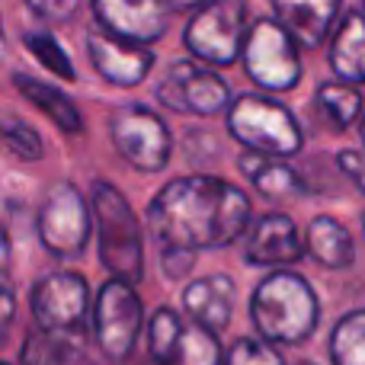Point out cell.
Here are the masks:
<instances>
[{"label": "cell", "instance_id": "31", "mask_svg": "<svg viewBox=\"0 0 365 365\" xmlns=\"http://www.w3.org/2000/svg\"><path fill=\"white\" fill-rule=\"evenodd\" d=\"M160 263H164V272H167V279H180V276H186V272L192 269V263H195V253H182V250H164V257H160Z\"/></svg>", "mask_w": 365, "mask_h": 365}, {"label": "cell", "instance_id": "9", "mask_svg": "<svg viewBox=\"0 0 365 365\" xmlns=\"http://www.w3.org/2000/svg\"><path fill=\"white\" fill-rule=\"evenodd\" d=\"M38 240L58 259H74L87 250L90 231H93V202L83 199L74 182L61 180L48 189L42 208H38Z\"/></svg>", "mask_w": 365, "mask_h": 365}, {"label": "cell", "instance_id": "17", "mask_svg": "<svg viewBox=\"0 0 365 365\" xmlns=\"http://www.w3.org/2000/svg\"><path fill=\"white\" fill-rule=\"evenodd\" d=\"M327 61L336 81L362 87L365 83V13L346 10L327 42Z\"/></svg>", "mask_w": 365, "mask_h": 365}, {"label": "cell", "instance_id": "11", "mask_svg": "<svg viewBox=\"0 0 365 365\" xmlns=\"http://www.w3.org/2000/svg\"><path fill=\"white\" fill-rule=\"evenodd\" d=\"M90 10L103 32L141 48H151L170 29L167 0H90Z\"/></svg>", "mask_w": 365, "mask_h": 365}, {"label": "cell", "instance_id": "34", "mask_svg": "<svg viewBox=\"0 0 365 365\" xmlns=\"http://www.w3.org/2000/svg\"><path fill=\"white\" fill-rule=\"evenodd\" d=\"M359 138H362V148H365V115H362V122H359Z\"/></svg>", "mask_w": 365, "mask_h": 365}, {"label": "cell", "instance_id": "27", "mask_svg": "<svg viewBox=\"0 0 365 365\" xmlns=\"http://www.w3.org/2000/svg\"><path fill=\"white\" fill-rule=\"evenodd\" d=\"M4 145L23 160H42L45 158L42 135H38L29 122L19 119V115H6L4 119Z\"/></svg>", "mask_w": 365, "mask_h": 365}, {"label": "cell", "instance_id": "13", "mask_svg": "<svg viewBox=\"0 0 365 365\" xmlns=\"http://www.w3.org/2000/svg\"><path fill=\"white\" fill-rule=\"evenodd\" d=\"M87 58L93 64V71L109 83V87H141L148 81V74L158 64L154 48H141V45H128L122 38H113L103 29L87 32Z\"/></svg>", "mask_w": 365, "mask_h": 365}, {"label": "cell", "instance_id": "4", "mask_svg": "<svg viewBox=\"0 0 365 365\" xmlns=\"http://www.w3.org/2000/svg\"><path fill=\"white\" fill-rule=\"evenodd\" d=\"M93 218L100 231V259L115 279L141 282L145 276V237L128 199L106 180L93 182Z\"/></svg>", "mask_w": 365, "mask_h": 365}, {"label": "cell", "instance_id": "35", "mask_svg": "<svg viewBox=\"0 0 365 365\" xmlns=\"http://www.w3.org/2000/svg\"><path fill=\"white\" fill-rule=\"evenodd\" d=\"M362 234H365V212H362Z\"/></svg>", "mask_w": 365, "mask_h": 365}, {"label": "cell", "instance_id": "15", "mask_svg": "<svg viewBox=\"0 0 365 365\" xmlns=\"http://www.w3.org/2000/svg\"><path fill=\"white\" fill-rule=\"evenodd\" d=\"M272 13L304 48H321L340 23V0H272Z\"/></svg>", "mask_w": 365, "mask_h": 365}, {"label": "cell", "instance_id": "21", "mask_svg": "<svg viewBox=\"0 0 365 365\" xmlns=\"http://www.w3.org/2000/svg\"><path fill=\"white\" fill-rule=\"evenodd\" d=\"M314 103L324 113V119H327L336 132L356 128L365 115L362 90L353 87V83H343V81H324L314 93Z\"/></svg>", "mask_w": 365, "mask_h": 365}, {"label": "cell", "instance_id": "26", "mask_svg": "<svg viewBox=\"0 0 365 365\" xmlns=\"http://www.w3.org/2000/svg\"><path fill=\"white\" fill-rule=\"evenodd\" d=\"M218 359H221V349H218V340H215L212 330L199 327V324L182 327L173 365H218Z\"/></svg>", "mask_w": 365, "mask_h": 365}, {"label": "cell", "instance_id": "23", "mask_svg": "<svg viewBox=\"0 0 365 365\" xmlns=\"http://www.w3.org/2000/svg\"><path fill=\"white\" fill-rule=\"evenodd\" d=\"M334 365H365V311H349L330 334Z\"/></svg>", "mask_w": 365, "mask_h": 365}, {"label": "cell", "instance_id": "24", "mask_svg": "<svg viewBox=\"0 0 365 365\" xmlns=\"http://www.w3.org/2000/svg\"><path fill=\"white\" fill-rule=\"evenodd\" d=\"M186 324L180 321V314L173 308H158L148 324V353H151L154 365H173V356H177L180 336Z\"/></svg>", "mask_w": 365, "mask_h": 365}, {"label": "cell", "instance_id": "20", "mask_svg": "<svg viewBox=\"0 0 365 365\" xmlns=\"http://www.w3.org/2000/svg\"><path fill=\"white\" fill-rule=\"evenodd\" d=\"M304 250L314 263L327 269H349L356 263V240L346 227L330 215H314L304 231Z\"/></svg>", "mask_w": 365, "mask_h": 365}, {"label": "cell", "instance_id": "28", "mask_svg": "<svg viewBox=\"0 0 365 365\" xmlns=\"http://www.w3.org/2000/svg\"><path fill=\"white\" fill-rule=\"evenodd\" d=\"M225 365H285L282 353L272 346L269 340H253V336H240L225 356Z\"/></svg>", "mask_w": 365, "mask_h": 365}, {"label": "cell", "instance_id": "14", "mask_svg": "<svg viewBox=\"0 0 365 365\" xmlns=\"http://www.w3.org/2000/svg\"><path fill=\"white\" fill-rule=\"evenodd\" d=\"M304 240L298 225L282 212H266L253 221L247 234L244 259L250 266H289L304 257Z\"/></svg>", "mask_w": 365, "mask_h": 365}, {"label": "cell", "instance_id": "30", "mask_svg": "<svg viewBox=\"0 0 365 365\" xmlns=\"http://www.w3.org/2000/svg\"><path fill=\"white\" fill-rule=\"evenodd\" d=\"M336 167L346 173L349 180L359 186V192L365 195V151H356V148H346V151L336 154Z\"/></svg>", "mask_w": 365, "mask_h": 365}, {"label": "cell", "instance_id": "2", "mask_svg": "<svg viewBox=\"0 0 365 365\" xmlns=\"http://www.w3.org/2000/svg\"><path fill=\"white\" fill-rule=\"evenodd\" d=\"M321 304L304 276L292 269L269 272L259 279L250 298V321L259 336L282 346H302L317 330Z\"/></svg>", "mask_w": 365, "mask_h": 365}, {"label": "cell", "instance_id": "10", "mask_svg": "<svg viewBox=\"0 0 365 365\" xmlns=\"http://www.w3.org/2000/svg\"><path fill=\"white\" fill-rule=\"evenodd\" d=\"M141 321H145V308H141L135 285L115 276L106 279L93 304V330L100 349L113 362H122L132 356Z\"/></svg>", "mask_w": 365, "mask_h": 365}, {"label": "cell", "instance_id": "5", "mask_svg": "<svg viewBox=\"0 0 365 365\" xmlns=\"http://www.w3.org/2000/svg\"><path fill=\"white\" fill-rule=\"evenodd\" d=\"M250 6L247 0H208L182 26V45L202 64L231 68L244 58L247 32H250Z\"/></svg>", "mask_w": 365, "mask_h": 365}, {"label": "cell", "instance_id": "36", "mask_svg": "<svg viewBox=\"0 0 365 365\" xmlns=\"http://www.w3.org/2000/svg\"><path fill=\"white\" fill-rule=\"evenodd\" d=\"M298 365H311V362H298Z\"/></svg>", "mask_w": 365, "mask_h": 365}, {"label": "cell", "instance_id": "1", "mask_svg": "<svg viewBox=\"0 0 365 365\" xmlns=\"http://www.w3.org/2000/svg\"><path fill=\"white\" fill-rule=\"evenodd\" d=\"M253 221V202L240 186L192 173L158 189L148 202V227L160 250H221L234 244Z\"/></svg>", "mask_w": 365, "mask_h": 365}, {"label": "cell", "instance_id": "29", "mask_svg": "<svg viewBox=\"0 0 365 365\" xmlns=\"http://www.w3.org/2000/svg\"><path fill=\"white\" fill-rule=\"evenodd\" d=\"M23 4L42 23H71L81 10V0H23Z\"/></svg>", "mask_w": 365, "mask_h": 365}, {"label": "cell", "instance_id": "16", "mask_svg": "<svg viewBox=\"0 0 365 365\" xmlns=\"http://www.w3.org/2000/svg\"><path fill=\"white\" fill-rule=\"evenodd\" d=\"M182 308L199 327L212 330V334L225 330L234 311V279L225 272H215V276L189 282L182 292Z\"/></svg>", "mask_w": 365, "mask_h": 365}, {"label": "cell", "instance_id": "22", "mask_svg": "<svg viewBox=\"0 0 365 365\" xmlns=\"http://www.w3.org/2000/svg\"><path fill=\"white\" fill-rule=\"evenodd\" d=\"M23 365H93L90 356L64 334H36L23 346Z\"/></svg>", "mask_w": 365, "mask_h": 365}, {"label": "cell", "instance_id": "32", "mask_svg": "<svg viewBox=\"0 0 365 365\" xmlns=\"http://www.w3.org/2000/svg\"><path fill=\"white\" fill-rule=\"evenodd\" d=\"M0 317H4V330H6L10 327V321H13V289L10 285H4V314Z\"/></svg>", "mask_w": 365, "mask_h": 365}, {"label": "cell", "instance_id": "18", "mask_svg": "<svg viewBox=\"0 0 365 365\" xmlns=\"http://www.w3.org/2000/svg\"><path fill=\"white\" fill-rule=\"evenodd\" d=\"M10 81H13V87L19 90V96L29 100L38 113L48 115L61 132H68V135H81L83 132L81 109H77V103L71 100L61 87H55V83L42 81V77H36V74H26V71H13Z\"/></svg>", "mask_w": 365, "mask_h": 365}, {"label": "cell", "instance_id": "8", "mask_svg": "<svg viewBox=\"0 0 365 365\" xmlns=\"http://www.w3.org/2000/svg\"><path fill=\"white\" fill-rule=\"evenodd\" d=\"M109 141L122 160L141 173H164L173 158V132L160 113L141 103L119 106L109 115Z\"/></svg>", "mask_w": 365, "mask_h": 365}, {"label": "cell", "instance_id": "19", "mask_svg": "<svg viewBox=\"0 0 365 365\" xmlns=\"http://www.w3.org/2000/svg\"><path fill=\"white\" fill-rule=\"evenodd\" d=\"M237 170L250 180V186L263 199H289V195L308 192V182L302 180V173L285 164L282 158H266V154H257V151H244L237 158Z\"/></svg>", "mask_w": 365, "mask_h": 365}, {"label": "cell", "instance_id": "3", "mask_svg": "<svg viewBox=\"0 0 365 365\" xmlns=\"http://www.w3.org/2000/svg\"><path fill=\"white\" fill-rule=\"evenodd\" d=\"M227 135L247 151L266 158H295L304 151V128L282 100L269 93H237L225 113Z\"/></svg>", "mask_w": 365, "mask_h": 365}, {"label": "cell", "instance_id": "37", "mask_svg": "<svg viewBox=\"0 0 365 365\" xmlns=\"http://www.w3.org/2000/svg\"><path fill=\"white\" fill-rule=\"evenodd\" d=\"M362 13H365V0H362Z\"/></svg>", "mask_w": 365, "mask_h": 365}, {"label": "cell", "instance_id": "12", "mask_svg": "<svg viewBox=\"0 0 365 365\" xmlns=\"http://www.w3.org/2000/svg\"><path fill=\"white\" fill-rule=\"evenodd\" d=\"M87 279L81 272H48L32 285V314H36L38 327L61 334V330H74L87 314Z\"/></svg>", "mask_w": 365, "mask_h": 365}, {"label": "cell", "instance_id": "7", "mask_svg": "<svg viewBox=\"0 0 365 365\" xmlns=\"http://www.w3.org/2000/svg\"><path fill=\"white\" fill-rule=\"evenodd\" d=\"M154 100L164 109L180 115H199L212 119L231 109L234 90L212 64H202L195 58H182L167 68V74L154 87Z\"/></svg>", "mask_w": 365, "mask_h": 365}, {"label": "cell", "instance_id": "33", "mask_svg": "<svg viewBox=\"0 0 365 365\" xmlns=\"http://www.w3.org/2000/svg\"><path fill=\"white\" fill-rule=\"evenodd\" d=\"M167 4H170V10H199V6H205L208 0H167Z\"/></svg>", "mask_w": 365, "mask_h": 365}, {"label": "cell", "instance_id": "6", "mask_svg": "<svg viewBox=\"0 0 365 365\" xmlns=\"http://www.w3.org/2000/svg\"><path fill=\"white\" fill-rule=\"evenodd\" d=\"M298 38L276 16H257L244 45V71L263 93H292L302 83L304 64Z\"/></svg>", "mask_w": 365, "mask_h": 365}, {"label": "cell", "instance_id": "25", "mask_svg": "<svg viewBox=\"0 0 365 365\" xmlns=\"http://www.w3.org/2000/svg\"><path fill=\"white\" fill-rule=\"evenodd\" d=\"M23 45H26V51H29V55L36 58L45 71H48V74L61 77V81H77L74 61L68 58V51L61 48V42H58L51 32H45V29L23 32Z\"/></svg>", "mask_w": 365, "mask_h": 365}]
</instances>
